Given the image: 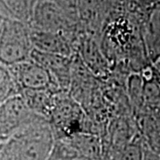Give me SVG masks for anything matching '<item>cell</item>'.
<instances>
[{
  "label": "cell",
  "instance_id": "1",
  "mask_svg": "<svg viewBox=\"0 0 160 160\" xmlns=\"http://www.w3.org/2000/svg\"><path fill=\"white\" fill-rule=\"evenodd\" d=\"M55 142L48 120L40 118L6 141V160H47Z\"/></svg>",
  "mask_w": 160,
  "mask_h": 160
},
{
  "label": "cell",
  "instance_id": "2",
  "mask_svg": "<svg viewBox=\"0 0 160 160\" xmlns=\"http://www.w3.org/2000/svg\"><path fill=\"white\" fill-rule=\"evenodd\" d=\"M55 140L68 137L77 132H92V122L83 107L68 91L57 92L48 117ZM96 134V133H95Z\"/></svg>",
  "mask_w": 160,
  "mask_h": 160
},
{
  "label": "cell",
  "instance_id": "3",
  "mask_svg": "<svg viewBox=\"0 0 160 160\" xmlns=\"http://www.w3.org/2000/svg\"><path fill=\"white\" fill-rule=\"evenodd\" d=\"M33 49L29 23L3 18L0 23V63L10 67L25 62L30 59Z\"/></svg>",
  "mask_w": 160,
  "mask_h": 160
},
{
  "label": "cell",
  "instance_id": "4",
  "mask_svg": "<svg viewBox=\"0 0 160 160\" xmlns=\"http://www.w3.org/2000/svg\"><path fill=\"white\" fill-rule=\"evenodd\" d=\"M34 30L56 31L80 35L85 32L78 14L72 13L52 0H38L29 19Z\"/></svg>",
  "mask_w": 160,
  "mask_h": 160
},
{
  "label": "cell",
  "instance_id": "5",
  "mask_svg": "<svg viewBox=\"0 0 160 160\" xmlns=\"http://www.w3.org/2000/svg\"><path fill=\"white\" fill-rule=\"evenodd\" d=\"M40 118L29 109L20 93L6 97L0 104V141H7Z\"/></svg>",
  "mask_w": 160,
  "mask_h": 160
},
{
  "label": "cell",
  "instance_id": "6",
  "mask_svg": "<svg viewBox=\"0 0 160 160\" xmlns=\"http://www.w3.org/2000/svg\"><path fill=\"white\" fill-rule=\"evenodd\" d=\"M18 93L24 90L51 89L60 92L50 74L38 63L29 59L25 62L8 67Z\"/></svg>",
  "mask_w": 160,
  "mask_h": 160
},
{
  "label": "cell",
  "instance_id": "7",
  "mask_svg": "<svg viewBox=\"0 0 160 160\" xmlns=\"http://www.w3.org/2000/svg\"><path fill=\"white\" fill-rule=\"evenodd\" d=\"M82 34L31 29V41L35 50L72 58L77 53L78 40Z\"/></svg>",
  "mask_w": 160,
  "mask_h": 160
},
{
  "label": "cell",
  "instance_id": "8",
  "mask_svg": "<svg viewBox=\"0 0 160 160\" xmlns=\"http://www.w3.org/2000/svg\"><path fill=\"white\" fill-rule=\"evenodd\" d=\"M76 55L96 78L107 77L109 73V60L104 53L101 41L95 35L84 32L81 35Z\"/></svg>",
  "mask_w": 160,
  "mask_h": 160
},
{
  "label": "cell",
  "instance_id": "9",
  "mask_svg": "<svg viewBox=\"0 0 160 160\" xmlns=\"http://www.w3.org/2000/svg\"><path fill=\"white\" fill-rule=\"evenodd\" d=\"M30 59L41 65L50 74L61 91L69 92L73 57L48 53L33 49Z\"/></svg>",
  "mask_w": 160,
  "mask_h": 160
},
{
  "label": "cell",
  "instance_id": "10",
  "mask_svg": "<svg viewBox=\"0 0 160 160\" xmlns=\"http://www.w3.org/2000/svg\"><path fill=\"white\" fill-rule=\"evenodd\" d=\"M56 92H57L51 89H35L24 90L19 93L32 112L47 119L51 112L54 94Z\"/></svg>",
  "mask_w": 160,
  "mask_h": 160
},
{
  "label": "cell",
  "instance_id": "11",
  "mask_svg": "<svg viewBox=\"0 0 160 160\" xmlns=\"http://www.w3.org/2000/svg\"><path fill=\"white\" fill-rule=\"evenodd\" d=\"M142 106L150 109L160 107V83L155 77L149 80H142Z\"/></svg>",
  "mask_w": 160,
  "mask_h": 160
},
{
  "label": "cell",
  "instance_id": "12",
  "mask_svg": "<svg viewBox=\"0 0 160 160\" xmlns=\"http://www.w3.org/2000/svg\"><path fill=\"white\" fill-rule=\"evenodd\" d=\"M18 93L9 68L0 63V96L8 97Z\"/></svg>",
  "mask_w": 160,
  "mask_h": 160
},
{
  "label": "cell",
  "instance_id": "13",
  "mask_svg": "<svg viewBox=\"0 0 160 160\" xmlns=\"http://www.w3.org/2000/svg\"><path fill=\"white\" fill-rule=\"evenodd\" d=\"M57 5L72 13L78 14V0H52Z\"/></svg>",
  "mask_w": 160,
  "mask_h": 160
},
{
  "label": "cell",
  "instance_id": "14",
  "mask_svg": "<svg viewBox=\"0 0 160 160\" xmlns=\"http://www.w3.org/2000/svg\"><path fill=\"white\" fill-rule=\"evenodd\" d=\"M142 160H160V157L153 150L145 149L142 152Z\"/></svg>",
  "mask_w": 160,
  "mask_h": 160
},
{
  "label": "cell",
  "instance_id": "15",
  "mask_svg": "<svg viewBox=\"0 0 160 160\" xmlns=\"http://www.w3.org/2000/svg\"><path fill=\"white\" fill-rule=\"evenodd\" d=\"M3 18H4V16L2 15V13H1V12H0V23H1V22H2Z\"/></svg>",
  "mask_w": 160,
  "mask_h": 160
},
{
  "label": "cell",
  "instance_id": "16",
  "mask_svg": "<svg viewBox=\"0 0 160 160\" xmlns=\"http://www.w3.org/2000/svg\"><path fill=\"white\" fill-rule=\"evenodd\" d=\"M5 99H6L5 97H2V96H0V104H1V102H2L5 100Z\"/></svg>",
  "mask_w": 160,
  "mask_h": 160
}]
</instances>
